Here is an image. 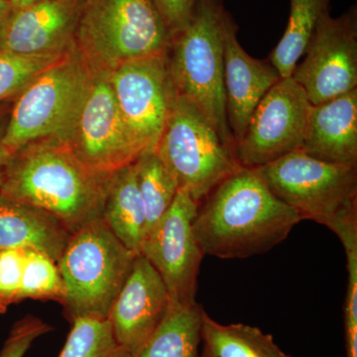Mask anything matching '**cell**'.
<instances>
[{"label": "cell", "mask_w": 357, "mask_h": 357, "mask_svg": "<svg viewBox=\"0 0 357 357\" xmlns=\"http://www.w3.org/2000/svg\"><path fill=\"white\" fill-rule=\"evenodd\" d=\"M302 220L255 169L243 167L199 204L194 231L204 255L241 259L275 248Z\"/></svg>", "instance_id": "1"}, {"label": "cell", "mask_w": 357, "mask_h": 357, "mask_svg": "<svg viewBox=\"0 0 357 357\" xmlns=\"http://www.w3.org/2000/svg\"><path fill=\"white\" fill-rule=\"evenodd\" d=\"M110 176L89 168L62 141L41 140L11 155L0 192L47 211L74 234L102 218Z\"/></svg>", "instance_id": "2"}, {"label": "cell", "mask_w": 357, "mask_h": 357, "mask_svg": "<svg viewBox=\"0 0 357 357\" xmlns=\"http://www.w3.org/2000/svg\"><path fill=\"white\" fill-rule=\"evenodd\" d=\"M227 13L225 0H194L187 24L171 41L166 64L174 93L198 109L236 154L223 91V27Z\"/></svg>", "instance_id": "3"}, {"label": "cell", "mask_w": 357, "mask_h": 357, "mask_svg": "<svg viewBox=\"0 0 357 357\" xmlns=\"http://www.w3.org/2000/svg\"><path fill=\"white\" fill-rule=\"evenodd\" d=\"M170 30L154 0H84L75 46L91 69L165 55Z\"/></svg>", "instance_id": "4"}, {"label": "cell", "mask_w": 357, "mask_h": 357, "mask_svg": "<svg viewBox=\"0 0 357 357\" xmlns=\"http://www.w3.org/2000/svg\"><path fill=\"white\" fill-rule=\"evenodd\" d=\"M137 255L102 218L72 234L57 262L65 285L66 318L70 323L79 318H109Z\"/></svg>", "instance_id": "5"}, {"label": "cell", "mask_w": 357, "mask_h": 357, "mask_svg": "<svg viewBox=\"0 0 357 357\" xmlns=\"http://www.w3.org/2000/svg\"><path fill=\"white\" fill-rule=\"evenodd\" d=\"M255 170L303 220L335 234L357 223V166L321 161L298 150Z\"/></svg>", "instance_id": "6"}, {"label": "cell", "mask_w": 357, "mask_h": 357, "mask_svg": "<svg viewBox=\"0 0 357 357\" xmlns=\"http://www.w3.org/2000/svg\"><path fill=\"white\" fill-rule=\"evenodd\" d=\"M91 69L76 46L17 96L3 146L9 156L37 141L64 139L88 86Z\"/></svg>", "instance_id": "7"}, {"label": "cell", "mask_w": 357, "mask_h": 357, "mask_svg": "<svg viewBox=\"0 0 357 357\" xmlns=\"http://www.w3.org/2000/svg\"><path fill=\"white\" fill-rule=\"evenodd\" d=\"M155 152L178 190L189 192L199 204L225 178L243 168L236 154L198 109L174 91Z\"/></svg>", "instance_id": "8"}, {"label": "cell", "mask_w": 357, "mask_h": 357, "mask_svg": "<svg viewBox=\"0 0 357 357\" xmlns=\"http://www.w3.org/2000/svg\"><path fill=\"white\" fill-rule=\"evenodd\" d=\"M109 74L91 69L83 100L62 140L86 166L105 174L130 165L142 154L122 119Z\"/></svg>", "instance_id": "9"}, {"label": "cell", "mask_w": 357, "mask_h": 357, "mask_svg": "<svg viewBox=\"0 0 357 357\" xmlns=\"http://www.w3.org/2000/svg\"><path fill=\"white\" fill-rule=\"evenodd\" d=\"M312 107L292 77H281L257 105L236 144L241 165L258 169L300 150Z\"/></svg>", "instance_id": "10"}, {"label": "cell", "mask_w": 357, "mask_h": 357, "mask_svg": "<svg viewBox=\"0 0 357 357\" xmlns=\"http://www.w3.org/2000/svg\"><path fill=\"white\" fill-rule=\"evenodd\" d=\"M199 203L178 190L169 210L151 227L139 255L151 263L165 283L171 303L195 304L204 252L194 231Z\"/></svg>", "instance_id": "11"}, {"label": "cell", "mask_w": 357, "mask_h": 357, "mask_svg": "<svg viewBox=\"0 0 357 357\" xmlns=\"http://www.w3.org/2000/svg\"><path fill=\"white\" fill-rule=\"evenodd\" d=\"M292 77L312 105L357 89V8L319 21Z\"/></svg>", "instance_id": "12"}, {"label": "cell", "mask_w": 357, "mask_h": 357, "mask_svg": "<svg viewBox=\"0 0 357 357\" xmlns=\"http://www.w3.org/2000/svg\"><path fill=\"white\" fill-rule=\"evenodd\" d=\"M109 76L129 132L142 153L153 151L163 130L173 93L166 54L124 63Z\"/></svg>", "instance_id": "13"}, {"label": "cell", "mask_w": 357, "mask_h": 357, "mask_svg": "<svg viewBox=\"0 0 357 357\" xmlns=\"http://www.w3.org/2000/svg\"><path fill=\"white\" fill-rule=\"evenodd\" d=\"M84 0H41L10 11L0 28V50L63 56L72 50Z\"/></svg>", "instance_id": "14"}, {"label": "cell", "mask_w": 357, "mask_h": 357, "mask_svg": "<svg viewBox=\"0 0 357 357\" xmlns=\"http://www.w3.org/2000/svg\"><path fill=\"white\" fill-rule=\"evenodd\" d=\"M170 304L158 272L144 256H136L107 318L115 340L126 354L135 351L153 333Z\"/></svg>", "instance_id": "15"}, {"label": "cell", "mask_w": 357, "mask_h": 357, "mask_svg": "<svg viewBox=\"0 0 357 357\" xmlns=\"http://www.w3.org/2000/svg\"><path fill=\"white\" fill-rule=\"evenodd\" d=\"M236 21L229 13L223 27V91L230 132L237 143L251 115L269 89L281 79L269 60L251 57L237 39Z\"/></svg>", "instance_id": "16"}, {"label": "cell", "mask_w": 357, "mask_h": 357, "mask_svg": "<svg viewBox=\"0 0 357 357\" xmlns=\"http://www.w3.org/2000/svg\"><path fill=\"white\" fill-rule=\"evenodd\" d=\"M300 150L321 161L357 166V89L312 105Z\"/></svg>", "instance_id": "17"}, {"label": "cell", "mask_w": 357, "mask_h": 357, "mask_svg": "<svg viewBox=\"0 0 357 357\" xmlns=\"http://www.w3.org/2000/svg\"><path fill=\"white\" fill-rule=\"evenodd\" d=\"M70 236L50 213L0 192V250L33 249L58 262Z\"/></svg>", "instance_id": "18"}, {"label": "cell", "mask_w": 357, "mask_h": 357, "mask_svg": "<svg viewBox=\"0 0 357 357\" xmlns=\"http://www.w3.org/2000/svg\"><path fill=\"white\" fill-rule=\"evenodd\" d=\"M102 218L124 246L139 255L145 236V213L133 163L110 176Z\"/></svg>", "instance_id": "19"}, {"label": "cell", "mask_w": 357, "mask_h": 357, "mask_svg": "<svg viewBox=\"0 0 357 357\" xmlns=\"http://www.w3.org/2000/svg\"><path fill=\"white\" fill-rule=\"evenodd\" d=\"M203 307L171 303L163 321L153 333L124 357H201Z\"/></svg>", "instance_id": "20"}, {"label": "cell", "mask_w": 357, "mask_h": 357, "mask_svg": "<svg viewBox=\"0 0 357 357\" xmlns=\"http://www.w3.org/2000/svg\"><path fill=\"white\" fill-rule=\"evenodd\" d=\"M289 1L290 13L285 32L269 56V62L281 77H292L319 21L330 13L333 0Z\"/></svg>", "instance_id": "21"}, {"label": "cell", "mask_w": 357, "mask_h": 357, "mask_svg": "<svg viewBox=\"0 0 357 357\" xmlns=\"http://www.w3.org/2000/svg\"><path fill=\"white\" fill-rule=\"evenodd\" d=\"M202 340L215 357H291L257 326L222 325L203 312Z\"/></svg>", "instance_id": "22"}, {"label": "cell", "mask_w": 357, "mask_h": 357, "mask_svg": "<svg viewBox=\"0 0 357 357\" xmlns=\"http://www.w3.org/2000/svg\"><path fill=\"white\" fill-rule=\"evenodd\" d=\"M133 165L144 208L146 234L169 210L177 196L178 187L155 150L141 154Z\"/></svg>", "instance_id": "23"}, {"label": "cell", "mask_w": 357, "mask_h": 357, "mask_svg": "<svg viewBox=\"0 0 357 357\" xmlns=\"http://www.w3.org/2000/svg\"><path fill=\"white\" fill-rule=\"evenodd\" d=\"M107 319L79 318L72 321L59 357H124Z\"/></svg>", "instance_id": "24"}, {"label": "cell", "mask_w": 357, "mask_h": 357, "mask_svg": "<svg viewBox=\"0 0 357 357\" xmlns=\"http://www.w3.org/2000/svg\"><path fill=\"white\" fill-rule=\"evenodd\" d=\"M65 285L58 263L50 256L26 249L24 270L17 303L25 299L57 301L62 304Z\"/></svg>", "instance_id": "25"}, {"label": "cell", "mask_w": 357, "mask_h": 357, "mask_svg": "<svg viewBox=\"0 0 357 357\" xmlns=\"http://www.w3.org/2000/svg\"><path fill=\"white\" fill-rule=\"evenodd\" d=\"M63 56H22L0 50V102L20 96L35 77Z\"/></svg>", "instance_id": "26"}, {"label": "cell", "mask_w": 357, "mask_h": 357, "mask_svg": "<svg viewBox=\"0 0 357 357\" xmlns=\"http://www.w3.org/2000/svg\"><path fill=\"white\" fill-rule=\"evenodd\" d=\"M347 255V281L345 298V335L347 357H357V223L337 234Z\"/></svg>", "instance_id": "27"}, {"label": "cell", "mask_w": 357, "mask_h": 357, "mask_svg": "<svg viewBox=\"0 0 357 357\" xmlns=\"http://www.w3.org/2000/svg\"><path fill=\"white\" fill-rule=\"evenodd\" d=\"M26 259V249L0 250V312L17 303Z\"/></svg>", "instance_id": "28"}, {"label": "cell", "mask_w": 357, "mask_h": 357, "mask_svg": "<svg viewBox=\"0 0 357 357\" xmlns=\"http://www.w3.org/2000/svg\"><path fill=\"white\" fill-rule=\"evenodd\" d=\"M52 328L42 319L27 316L16 321L0 351V357H24L37 338L51 332Z\"/></svg>", "instance_id": "29"}, {"label": "cell", "mask_w": 357, "mask_h": 357, "mask_svg": "<svg viewBox=\"0 0 357 357\" xmlns=\"http://www.w3.org/2000/svg\"><path fill=\"white\" fill-rule=\"evenodd\" d=\"M172 38L187 24L194 0H154Z\"/></svg>", "instance_id": "30"}, {"label": "cell", "mask_w": 357, "mask_h": 357, "mask_svg": "<svg viewBox=\"0 0 357 357\" xmlns=\"http://www.w3.org/2000/svg\"><path fill=\"white\" fill-rule=\"evenodd\" d=\"M7 121H8V119H6L4 116L0 117V190H1L2 184H3L7 164H8L9 158H10L3 146V136L4 132H6Z\"/></svg>", "instance_id": "31"}, {"label": "cell", "mask_w": 357, "mask_h": 357, "mask_svg": "<svg viewBox=\"0 0 357 357\" xmlns=\"http://www.w3.org/2000/svg\"><path fill=\"white\" fill-rule=\"evenodd\" d=\"M41 1V0H8L9 6H10V11L17 10L35 2Z\"/></svg>", "instance_id": "32"}, {"label": "cell", "mask_w": 357, "mask_h": 357, "mask_svg": "<svg viewBox=\"0 0 357 357\" xmlns=\"http://www.w3.org/2000/svg\"><path fill=\"white\" fill-rule=\"evenodd\" d=\"M9 13H10V6H9L8 0H0V28L6 21Z\"/></svg>", "instance_id": "33"}, {"label": "cell", "mask_w": 357, "mask_h": 357, "mask_svg": "<svg viewBox=\"0 0 357 357\" xmlns=\"http://www.w3.org/2000/svg\"><path fill=\"white\" fill-rule=\"evenodd\" d=\"M201 357H215L211 354L206 347H204V354H202Z\"/></svg>", "instance_id": "34"}]
</instances>
